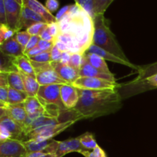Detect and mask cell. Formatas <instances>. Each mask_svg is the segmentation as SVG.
Returning a JSON list of instances; mask_svg holds the SVG:
<instances>
[{
  "label": "cell",
  "instance_id": "46",
  "mask_svg": "<svg viewBox=\"0 0 157 157\" xmlns=\"http://www.w3.org/2000/svg\"><path fill=\"white\" fill-rule=\"evenodd\" d=\"M39 37L41 39L45 40V41H52V42H54L55 41V38L52 36V35L50 34V32L48 30V28L47 27L41 32V34L39 35Z\"/></svg>",
  "mask_w": 157,
  "mask_h": 157
},
{
  "label": "cell",
  "instance_id": "40",
  "mask_svg": "<svg viewBox=\"0 0 157 157\" xmlns=\"http://www.w3.org/2000/svg\"><path fill=\"white\" fill-rule=\"evenodd\" d=\"M48 28L50 34L55 39L59 35V34L61 33V32H60L59 25H58V21H55V22L48 24Z\"/></svg>",
  "mask_w": 157,
  "mask_h": 157
},
{
  "label": "cell",
  "instance_id": "31",
  "mask_svg": "<svg viewBox=\"0 0 157 157\" xmlns=\"http://www.w3.org/2000/svg\"><path fill=\"white\" fill-rule=\"evenodd\" d=\"M79 138L81 145H82L83 148L84 150H93L98 146L96 140H95L93 134L90 133H88V132L80 136Z\"/></svg>",
  "mask_w": 157,
  "mask_h": 157
},
{
  "label": "cell",
  "instance_id": "6",
  "mask_svg": "<svg viewBox=\"0 0 157 157\" xmlns=\"http://www.w3.org/2000/svg\"><path fill=\"white\" fill-rule=\"evenodd\" d=\"M76 88L83 90H106L113 89L115 90L118 87L117 83L110 82L106 80L87 77H80L72 84Z\"/></svg>",
  "mask_w": 157,
  "mask_h": 157
},
{
  "label": "cell",
  "instance_id": "14",
  "mask_svg": "<svg viewBox=\"0 0 157 157\" xmlns=\"http://www.w3.org/2000/svg\"><path fill=\"white\" fill-rule=\"evenodd\" d=\"M85 52L95 54V55H98V56H100V57H101L102 58H104V60H108V61H112V62L117 63V64H124V65L128 66L129 67H131V68H133V69H136V70L139 71L140 67H136V65H134L133 64H132L130 61H124V60L121 59V58H118V57L115 56V55H113V54L107 52V51L104 50V49L98 47V46L95 45V44H90V47L87 48V50ZM85 52H84V53H85Z\"/></svg>",
  "mask_w": 157,
  "mask_h": 157
},
{
  "label": "cell",
  "instance_id": "33",
  "mask_svg": "<svg viewBox=\"0 0 157 157\" xmlns=\"http://www.w3.org/2000/svg\"><path fill=\"white\" fill-rule=\"evenodd\" d=\"M48 25V24L44 22L35 23V24L31 25L29 28H28V29H26V32H27L31 36H35V35L39 36L41 32L47 27Z\"/></svg>",
  "mask_w": 157,
  "mask_h": 157
},
{
  "label": "cell",
  "instance_id": "17",
  "mask_svg": "<svg viewBox=\"0 0 157 157\" xmlns=\"http://www.w3.org/2000/svg\"><path fill=\"white\" fill-rule=\"evenodd\" d=\"M23 5L27 6L30 9L33 10L39 15H41L47 24H51L56 21L55 16H54L45 6H43L41 2L36 0H23Z\"/></svg>",
  "mask_w": 157,
  "mask_h": 157
},
{
  "label": "cell",
  "instance_id": "22",
  "mask_svg": "<svg viewBox=\"0 0 157 157\" xmlns=\"http://www.w3.org/2000/svg\"><path fill=\"white\" fill-rule=\"evenodd\" d=\"M18 71L20 74V75H21V78H22L25 90V92L27 93L28 96L36 97L38 95L40 87H41L38 81H37L36 78L32 76V75L23 73V72L20 71Z\"/></svg>",
  "mask_w": 157,
  "mask_h": 157
},
{
  "label": "cell",
  "instance_id": "35",
  "mask_svg": "<svg viewBox=\"0 0 157 157\" xmlns=\"http://www.w3.org/2000/svg\"><path fill=\"white\" fill-rule=\"evenodd\" d=\"M30 61H35L37 63H51L52 60H51V52H43L41 53L38 54L36 56L32 57V58H29Z\"/></svg>",
  "mask_w": 157,
  "mask_h": 157
},
{
  "label": "cell",
  "instance_id": "57",
  "mask_svg": "<svg viewBox=\"0 0 157 157\" xmlns=\"http://www.w3.org/2000/svg\"><path fill=\"white\" fill-rule=\"evenodd\" d=\"M0 143H1V142H0Z\"/></svg>",
  "mask_w": 157,
  "mask_h": 157
},
{
  "label": "cell",
  "instance_id": "27",
  "mask_svg": "<svg viewBox=\"0 0 157 157\" xmlns=\"http://www.w3.org/2000/svg\"><path fill=\"white\" fill-rule=\"evenodd\" d=\"M52 140H51L42 141V142H38L34 140H29L26 141H22L23 144L25 146L27 153H35V152H43L49 144L51 143Z\"/></svg>",
  "mask_w": 157,
  "mask_h": 157
},
{
  "label": "cell",
  "instance_id": "52",
  "mask_svg": "<svg viewBox=\"0 0 157 157\" xmlns=\"http://www.w3.org/2000/svg\"><path fill=\"white\" fill-rule=\"evenodd\" d=\"M144 81H145L147 85L151 86L153 88H156V87H157V75L153 77H150V78H147V80Z\"/></svg>",
  "mask_w": 157,
  "mask_h": 157
},
{
  "label": "cell",
  "instance_id": "41",
  "mask_svg": "<svg viewBox=\"0 0 157 157\" xmlns=\"http://www.w3.org/2000/svg\"><path fill=\"white\" fill-rule=\"evenodd\" d=\"M62 52L54 44L53 48L51 50V60L52 62H60Z\"/></svg>",
  "mask_w": 157,
  "mask_h": 157
},
{
  "label": "cell",
  "instance_id": "21",
  "mask_svg": "<svg viewBox=\"0 0 157 157\" xmlns=\"http://www.w3.org/2000/svg\"><path fill=\"white\" fill-rule=\"evenodd\" d=\"M6 110H7L8 116L16 123H18L21 127L28 116V113L25 109L23 104L7 105Z\"/></svg>",
  "mask_w": 157,
  "mask_h": 157
},
{
  "label": "cell",
  "instance_id": "51",
  "mask_svg": "<svg viewBox=\"0 0 157 157\" xmlns=\"http://www.w3.org/2000/svg\"><path fill=\"white\" fill-rule=\"evenodd\" d=\"M8 73L0 71V87H8Z\"/></svg>",
  "mask_w": 157,
  "mask_h": 157
},
{
  "label": "cell",
  "instance_id": "7",
  "mask_svg": "<svg viewBox=\"0 0 157 157\" xmlns=\"http://www.w3.org/2000/svg\"><path fill=\"white\" fill-rule=\"evenodd\" d=\"M61 86L59 84L41 86L37 96L48 104H54L59 107L63 112L67 110L63 104L61 98Z\"/></svg>",
  "mask_w": 157,
  "mask_h": 157
},
{
  "label": "cell",
  "instance_id": "43",
  "mask_svg": "<svg viewBox=\"0 0 157 157\" xmlns=\"http://www.w3.org/2000/svg\"><path fill=\"white\" fill-rule=\"evenodd\" d=\"M45 7L51 13L57 11L59 7V2L57 0H48L45 2Z\"/></svg>",
  "mask_w": 157,
  "mask_h": 157
},
{
  "label": "cell",
  "instance_id": "34",
  "mask_svg": "<svg viewBox=\"0 0 157 157\" xmlns=\"http://www.w3.org/2000/svg\"><path fill=\"white\" fill-rule=\"evenodd\" d=\"M31 37L32 36H31L26 31H21V32H17L15 35V38H16L17 41H18V42L19 43L20 45L22 47L24 51L26 45H27L28 42H29V40H30Z\"/></svg>",
  "mask_w": 157,
  "mask_h": 157
},
{
  "label": "cell",
  "instance_id": "15",
  "mask_svg": "<svg viewBox=\"0 0 157 157\" xmlns=\"http://www.w3.org/2000/svg\"><path fill=\"white\" fill-rule=\"evenodd\" d=\"M83 150H86L83 148L80 141L79 136L75 138H71L67 140L59 142L58 150L55 153L56 157H63L66 154L72 152H78L81 153Z\"/></svg>",
  "mask_w": 157,
  "mask_h": 157
},
{
  "label": "cell",
  "instance_id": "4",
  "mask_svg": "<svg viewBox=\"0 0 157 157\" xmlns=\"http://www.w3.org/2000/svg\"><path fill=\"white\" fill-rule=\"evenodd\" d=\"M35 72V78L40 86L52 84H67V83L58 75L51 65V63H37L31 61Z\"/></svg>",
  "mask_w": 157,
  "mask_h": 157
},
{
  "label": "cell",
  "instance_id": "20",
  "mask_svg": "<svg viewBox=\"0 0 157 157\" xmlns=\"http://www.w3.org/2000/svg\"><path fill=\"white\" fill-rule=\"evenodd\" d=\"M23 105H24V107L28 114L43 113L47 115L42 99L40 98L39 97H29L28 99L24 102Z\"/></svg>",
  "mask_w": 157,
  "mask_h": 157
},
{
  "label": "cell",
  "instance_id": "16",
  "mask_svg": "<svg viewBox=\"0 0 157 157\" xmlns=\"http://www.w3.org/2000/svg\"><path fill=\"white\" fill-rule=\"evenodd\" d=\"M37 22H44L46 23L44 18L34 12L33 10L30 9L25 6V5L22 6V10H21V21H20L19 31L21 32V29H27L33 24Z\"/></svg>",
  "mask_w": 157,
  "mask_h": 157
},
{
  "label": "cell",
  "instance_id": "44",
  "mask_svg": "<svg viewBox=\"0 0 157 157\" xmlns=\"http://www.w3.org/2000/svg\"><path fill=\"white\" fill-rule=\"evenodd\" d=\"M8 94H9V86L8 87H0V101L8 105Z\"/></svg>",
  "mask_w": 157,
  "mask_h": 157
},
{
  "label": "cell",
  "instance_id": "8",
  "mask_svg": "<svg viewBox=\"0 0 157 157\" xmlns=\"http://www.w3.org/2000/svg\"><path fill=\"white\" fill-rule=\"evenodd\" d=\"M112 2V0H77L75 3L94 20L98 15H104Z\"/></svg>",
  "mask_w": 157,
  "mask_h": 157
},
{
  "label": "cell",
  "instance_id": "45",
  "mask_svg": "<svg viewBox=\"0 0 157 157\" xmlns=\"http://www.w3.org/2000/svg\"><path fill=\"white\" fill-rule=\"evenodd\" d=\"M10 139H12L11 133L2 126L0 125V142H4Z\"/></svg>",
  "mask_w": 157,
  "mask_h": 157
},
{
  "label": "cell",
  "instance_id": "3",
  "mask_svg": "<svg viewBox=\"0 0 157 157\" xmlns=\"http://www.w3.org/2000/svg\"><path fill=\"white\" fill-rule=\"evenodd\" d=\"M94 21V33L92 44L113 54L125 61H130L116 40V37L110 31L108 21L104 15L97 16Z\"/></svg>",
  "mask_w": 157,
  "mask_h": 157
},
{
  "label": "cell",
  "instance_id": "54",
  "mask_svg": "<svg viewBox=\"0 0 157 157\" xmlns=\"http://www.w3.org/2000/svg\"><path fill=\"white\" fill-rule=\"evenodd\" d=\"M7 115V110L6 107H0V119L2 118L3 117Z\"/></svg>",
  "mask_w": 157,
  "mask_h": 157
},
{
  "label": "cell",
  "instance_id": "30",
  "mask_svg": "<svg viewBox=\"0 0 157 157\" xmlns=\"http://www.w3.org/2000/svg\"><path fill=\"white\" fill-rule=\"evenodd\" d=\"M157 75V62L153 64H148L143 67L139 68V77L137 81H144L147 78Z\"/></svg>",
  "mask_w": 157,
  "mask_h": 157
},
{
  "label": "cell",
  "instance_id": "53",
  "mask_svg": "<svg viewBox=\"0 0 157 157\" xmlns=\"http://www.w3.org/2000/svg\"><path fill=\"white\" fill-rule=\"evenodd\" d=\"M41 52H43L42 51L40 50L38 47H35L34 48L31 49V50L29 51V52H28L25 55L28 58H32V57L36 56V55H38V54L41 53Z\"/></svg>",
  "mask_w": 157,
  "mask_h": 157
},
{
  "label": "cell",
  "instance_id": "10",
  "mask_svg": "<svg viewBox=\"0 0 157 157\" xmlns=\"http://www.w3.org/2000/svg\"><path fill=\"white\" fill-rule=\"evenodd\" d=\"M76 121H67V122L64 123H60V124H56V125L51 126V127H47L44 130H43L42 131L40 132L39 133L35 135L32 139L35 141H38V142H42V141H46V140H51L53 137H55V136H57L58 134H59L60 133H61L62 131H64V130H66L67 128H68L69 127L74 124Z\"/></svg>",
  "mask_w": 157,
  "mask_h": 157
},
{
  "label": "cell",
  "instance_id": "32",
  "mask_svg": "<svg viewBox=\"0 0 157 157\" xmlns=\"http://www.w3.org/2000/svg\"><path fill=\"white\" fill-rule=\"evenodd\" d=\"M84 63V55L81 53H74L71 55L69 65L79 71Z\"/></svg>",
  "mask_w": 157,
  "mask_h": 157
},
{
  "label": "cell",
  "instance_id": "48",
  "mask_svg": "<svg viewBox=\"0 0 157 157\" xmlns=\"http://www.w3.org/2000/svg\"><path fill=\"white\" fill-rule=\"evenodd\" d=\"M69 9H70V6H65L61 9V10L57 13V15H55V18H56V21H59L65 15H67V13L68 12Z\"/></svg>",
  "mask_w": 157,
  "mask_h": 157
},
{
  "label": "cell",
  "instance_id": "9",
  "mask_svg": "<svg viewBox=\"0 0 157 157\" xmlns=\"http://www.w3.org/2000/svg\"><path fill=\"white\" fill-rule=\"evenodd\" d=\"M26 154L22 141L10 139L0 143V157H25Z\"/></svg>",
  "mask_w": 157,
  "mask_h": 157
},
{
  "label": "cell",
  "instance_id": "13",
  "mask_svg": "<svg viewBox=\"0 0 157 157\" xmlns=\"http://www.w3.org/2000/svg\"><path fill=\"white\" fill-rule=\"evenodd\" d=\"M80 77H87V78H95L100 79L106 80L110 82L117 83L113 74H107L105 72L100 71L95 67H92L85 61L84 58V63L79 70Z\"/></svg>",
  "mask_w": 157,
  "mask_h": 157
},
{
  "label": "cell",
  "instance_id": "25",
  "mask_svg": "<svg viewBox=\"0 0 157 157\" xmlns=\"http://www.w3.org/2000/svg\"><path fill=\"white\" fill-rule=\"evenodd\" d=\"M55 39H58L59 41L64 42L68 48V52L71 54L74 53H82L80 44L78 43V40L70 34H62L60 33L59 35ZM84 55V54H83Z\"/></svg>",
  "mask_w": 157,
  "mask_h": 157
},
{
  "label": "cell",
  "instance_id": "11",
  "mask_svg": "<svg viewBox=\"0 0 157 157\" xmlns=\"http://www.w3.org/2000/svg\"><path fill=\"white\" fill-rule=\"evenodd\" d=\"M61 98L66 109H74L79 101L78 89L72 84H63L61 86Z\"/></svg>",
  "mask_w": 157,
  "mask_h": 157
},
{
  "label": "cell",
  "instance_id": "49",
  "mask_svg": "<svg viewBox=\"0 0 157 157\" xmlns=\"http://www.w3.org/2000/svg\"><path fill=\"white\" fill-rule=\"evenodd\" d=\"M71 54L68 52H62L61 56V60H60V63L62 64H65V65H69L71 60Z\"/></svg>",
  "mask_w": 157,
  "mask_h": 157
},
{
  "label": "cell",
  "instance_id": "12",
  "mask_svg": "<svg viewBox=\"0 0 157 157\" xmlns=\"http://www.w3.org/2000/svg\"><path fill=\"white\" fill-rule=\"evenodd\" d=\"M51 65L60 77L67 84H73L80 78L79 71L70 65L62 64L60 62H51Z\"/></svg>",
  "mask_w": 157,
  "mask_h": 157
},
{
  "label": "cell",
  "instance_id": "23",
  "mask_svg": "<svg viewBox=\"0 0 157 157\" xmlns=\"http://www.w3.org/2000/svg\"><path fill=\"white\" fill-rule=\"evenodd\" d=\"M84 58L85 61L89 64H90L92 67H95V68L98 69L100 71H102L105 72L107 74H112L109 70L108 67H107L105 60L101 58V57L98 56L95 54L85 52L84 54Z\"/></svg>",
  "mask_w": 157,
  "mask_h": 157
},
{
  "label": "cell",
  "instance_id": "36",
  "mask_svg": "<svg viewBox=\"0 0 157 157\" xmlns=\"http://www.w3.org/2000/svg\"><path fill=\"white\" fill-rule=\"evenodd\" d=\"M81 154L85 157H107L105 152L99 146L93 150H83L81 152Z\"/></svg>",
  "mask_w": 157,
  "mask_h": 157
},
{
  "label": "cell",
  "instance_id": "28",
  "mask_svg": "<svg viewBox=\"0 0 157 157\" xmlns=\"http://www.w3.org/2000/svg\"><path fill=\"white\" fill-rule=\"evenodd\" d=\"M8 85L9 87H12L15 90L25 92L22 78L18 71L8 73Z\"/></svg>",
  "mask_w": 157,
  "mask_h": 157
},
{
  "label": "cell",
  "instance_id": "39",
  "mask_svg": "<svg viewBox=\"0 0 157 157\" xmlns=\"http://www.w3.org/2000/svg\"><path fill=\"white\" fill-rule=\"evenodd\" d=\"M53 46L54 42L40 39V41H38V45H37V47H38L40 50L42 51V52H51V50L52 49Z\"/></svg>",
  "mask_w": 157,
  "mask_h": 157
},
{
  "label": "cell",
  "instance_id": "5",
  "mask_svg": "<svg viewBox=\"0 0 157 157\" xmlns=\"http://www.w3.org/2000/svg\"><path fill=\"white\" fill-rule=\"evenodd\" d=\"M6 8V21L7 25L10 29L18 32L19 31L20 21H21V10H22L23 0H4Z\"/></svg>",
  "mask_w": 157,
  "mask_h": 157
},
{
  "label": "cell",
  "instance_id": "18",
  "mask_svg": "<svg viewBox=\"0 0 157 157\" xmlns=\"http://www.w3.org/2000/svg\"><path fill=\"white\" fill-rule=\"evenodd\" d=\"M0 51L6 55L12 58H17L25 55L24 49L17 41L15 36L4 41L3 44L0 46Z\"/></svg>",
  "mask_w": 157,
  "mask_h": 157
},
{
  "label": "cell",
  "instance_id": "26",
  "mask_svg": "<svg viewBox=\"0 0 157 157\" xmlns=\"http://www.w3.org/2000/svg\"><path fill=\"white\" fill-rule=\"evenodd\" d=\"M27 93L25 91L15 90L9 87V94H8V105H15V104H24L25 101L28 99Z\"/></svg>",
  "mask_w": 157,
  "mask_h": 157
},
{
  "label": "cell",
  "instance_id": "38",
  "mask_svg": "<svg viewBox=\"0 0 157 157\" xmlns=\"http://www.w3.org/2000/svg\"><path fill=\"white\" fill-rule=\"evenodd\" d=\"M40 39H41V38H40V37L38 36V35H35V36L31 37L30 40H29L27 45H26L25 48V51H24L25 55L28 52H29L31 49L37 47V45H38V41H40Z\"/></svg>",
  "mask_w": 157,
  "mask_h": 157
},
{
  "label": "cell",
  "instance_id": "50",
  "mask_svg": "<svg viewBox=\"0 0 157 157\" xmlns=\"http://www.w3.org/2000/svg\"><path fill=\"white\" fill-rule=\"evenodd\" d=\"M54 44H55L61 52H68V48H67V46L66 45L64 42L59 41V40L55 39V41H54Z\"/></svg>",
  "mask_w": 157,
  "mask_h": 157
},
{
  "label": "cell",
  "instance_id": "2",
  "mask_svg": "<svg viewBox=\"0 0 157 157\" xmlns=\"http://www.w3.org/2000/svg\"><path fill=\"white\" fill-rule=\"evenodd\" d=\"M60 32L73 35L80 44L82 53L87 50L92 44L94 33V21L85 12L78 17L65 15L59 21Z\"/></svg>",
  "mask_w": 157,
  "mask_h": 157
},
{
  "label": "cell",
  "instance_id": "47",
  "mask_svg": "<svg viewBox=\"0 0 157 157\" xmlns=\"http://www.w3.org/2000/svg\"><path fill=\"white\" fill-rule=\"evenodd\" d=\"M25 157H56L55 154L46 153L44 152H35V153H27Z\"/></svg>",
  "mask_w": 157,
  "mask_h": 157
},
{
  "label": "cell",
  "instance_id": "19",
  "mask_svg": "<svg viewBox=\"0 0 157 157\" xmlns=\"http://www.w3.org/2000/svg\"><path fill=\"white\" fill-rule=\"evenodd\" d=\"M0 125L11 133L12 139L22 141V127L8 115L0 119Z\"/></svg>",
  "mask_w": 157,
  "mask_h": 157
},
{
  "label": "cell",
  "instance_id": "37",
  "mask_svg": "<svg viewBox=\"0 0 157 157\" xmlns=\"http://www.w3.org/2000/svg\"><path fill=\"white\" fill-rule=\"evenodd\" d=\"M16 33L17 32H15V31L10 29L7 25H0V35L3 38L4 41H7V40L10 39L11 38L15 36Z\"/></svg>",
  "mask_w": 157,
  "mask_h": 157
},
{
  "label": "cell",
  "instance_id": "29",
  "mask_svg": "<svg viewBox=\"0 0 157 157\" xmlns=\"http://www.w3.org/2000/svg\"><path fill=\"white\" fill-rule=\"evenodd\" d=\"M14 58H15L6 55L0 51V71L6 73L17 71L18 69L13 64Z\"/></svg>",
  "mask_w": 157,
  "mask_h": 157
},
{
  "label": "cell",
  "instance_id": "1",
  "mask_svg": "<svg viewBox=\"0 0 157 157\" xmlns=\"http://www.w3.org/2000/svg\"><path fill=\"white\" fill-rule=\"evenodd\" d=\"M78 89L79 101L73 109L81 119L95 118L117 111L121 105V97L115 89Z\"/></svg>",
  "mask_w": 157,
  "mask_h": 157
},
{
  "label": "cell",
  "instance_id": "42",
  "mask_svg": "<svg viewBox=\"0 0 157 157\" xmlns=\"http://www.w3.org/2000/svg\"><path fill=\"white\" fill-rule=\"evenodd\" d=\"M7 25L4 0H0V25Z\"/></svg>",
  "mask_w": 157,
  "mask_h": 157
},
{
  "label": "cell",
  "instance_id": "56",
  "mask_svg": "<svg viewBox=\"0 0 157 157\" xmlns=\"http://www.w3.org/2000/svg\"><path fill=\"white\" fill-rule=\"evenodd\" d=\"M0 107H6V104H3V103H2L1 101H0Z\"/></svg>",
  "mask_w": 157,
  "mask_h": 157
},
{
  "label": "cell",
  "instance_id": "55",
  "mask_svg": "<svg viewBox=\"0 0 157 157\" xmlns=\"http://www.w3.org/2000/svg\"><path fill=\"white\" fill-rule=\"evenodd\" d=\"M3 42H4V40H3V38H2L1 35H0V46L3 44Z\"/></svg>",
  "mask_w": 157,
  "mask_h": 157
},
{
  "label": "cell",
  "instance_id": "24",
  "mask_svg": "<svg viewBox=\"0 0 157 157\" xmlns=\"http://www.w3.org/2000/svg\"><path fill=\"white\" fill-rule=\"evenodd\" d=\"M13 64L16 67V68L18 69V71L35 77V70H34L33 66H32L30 60L25 55H22V56L17 57V58H14Z\"/></svg>",
  "mask_w": 157,
  "mask_h": 157
}]
</instances>
